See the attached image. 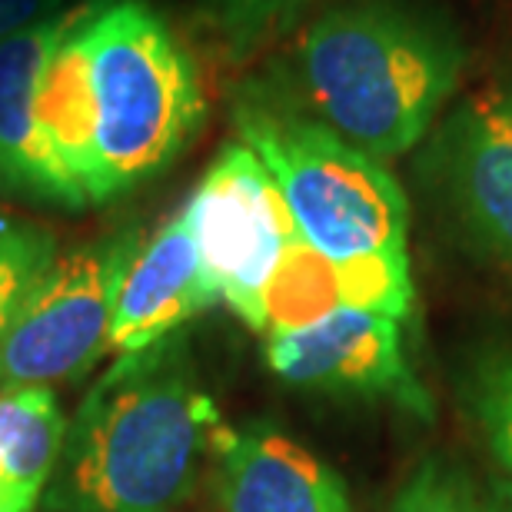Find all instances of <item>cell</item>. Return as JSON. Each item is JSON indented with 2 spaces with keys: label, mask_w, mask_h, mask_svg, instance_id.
<instances>
[{
  "label": "cell",
  "mask_w": 512,
  "mask_h": 512,
  "mask_svg": "<svg viewBox=\"0 0 512 512\" xmlns=\"http://www.w3.org/2000/svg\"><path fill=\"white\" fill-rule=\"evenodd\" d=\"M463 70V37L433 7L350 0L303 30L276 94L386 163L426 137Z\"/></svg>",
  "instance_id": "obj_1"
},
{
  "label": "cell",
  "mask_w": 512,
  "mask_h": 512,
  "mask_svg": "<svg viewBox=\"0 0 512 512\" xmlns=\"http://www.w3.org/2000/svg\"><path fill=\"white\" fill-rule=\"evenodd\" d=\"M217 426V406L193 380L180 336L120 356L67 423L50 506L173 512L190 496Z\"/></svg>",
  "instance_id": "obj_2"
},
{
  "label": "cell",
  "mask_w": 512,
  "mask_h": 512,
  "mask_svg": "<svg viewBox=\"0 0 512 512\" xmlns=\"http://www.w3.org/2000/svg\"><path fill=\"white\" fill-rule=\"evenodd\" d=\"M100 203L157 177L207 120L200 70L147 0H87Z\"/></svg>",
  "instance_id": "obj_3"
},
{
  "label": "cell",
  "mask_w": 512,
  "mask_h": 512,
  "mask_svg": "<svg viewBox=\"0 0 512 512\" xmlns=\"http://www.w3.org/2000/svg\"><path fill=\"white\" fill-rule=\"evenodd\" d=\"M233 124L270 170L310 247L330 260L406 253L409 203L383 160L356 150L266 87L243 90Z\"/></svg>",
  "instance_id": "obj_4"
},
{
  "label": "cell",
  "mask_w": 512,
  "mask_h": 512,
  "mask_svg": "<svg viewBox=\"0 0 512 512\" xmlns=\"http://www.w3.org/2000/svg\"><path fill=\"white\" fill-rule=\"evenodd\" d=\"M140 230L60 253L0 333V393L84 376L110 350V320Z\"/></svg>",
  "instance_id": "obj_5"
},
{
  "label": "cell",
  "mask_w": 512,
  "mask_h": 512,
  "mask_svg": "<svg viewBox=\"0 0 512 512\" xmlns=\"http://www.w3.org/2000/svg\"><path fill=\"white\" fill-rule=\"evenodd\" d=\"M213 290L250 330L263 333V293L283 250L300 237L263 160L227 143L183 203Z\"/></svg>",
  "instance_id": "obj_6"
},
{
  "label": "cell",
  "mask_w": 512,
  "mask_h": 512,
  "mask_svg": "<svg viewBox=\"0 0 512 512\" xmlns=\"http://www.w3.org/2000/svg\"><path fill=\"white\" fill-rule=\"evenodd\" d=\"M266 366L283 383L323 393L393 396L399 406L429 416V396L409 370L399 320L340 306L296 330L270 333Z\"/></svg>",
  "instance_id": "obj_7"
},
{
  "label": "cell",
  "mask_w": 512,
  "mask_h": 512,
  "mask_svg": "<svg viewBox=\"0 0 512 512\" xmlns=\"http://www.w3.org/2000/svg\"><path fill=\"white\" fill-rule=\"evenodd\" d=\"M429 160L459 227L512 266V77L459 100Z\"/></svg>",
  "instance_id": "obj_8"
},
{
  "label": "cell",
  "mask_w": 512,
  "mask_h": 512,
  "mask_svg": "<svg viewBox=\"0 0 512 512\" xmlns=\"http://www.w3.org/2000/svg\"><path fill=\"white\" fill-rule=\"evenodd\" d=\"M220 296L203 270L187 210L170 217L153 237L133 250L120 280L114 320H110V353L130 356L150 350L183 323L210 310Z\"/></svg>",
  "instance_id": "obj_9"
},
{
  "label": "cell",
  "mask_w": 512,
  "mask_h": 512,
  "mask_svg": "<svg viewBox=\"0 0 512 512\" xmlns=\"http://www.w3.org/2000/svg\"><path fill=\"white\" fill-rule=\"evenodd\" d=\"M87 4L70 7L64 34L50 50L37 87V140L57 190V207L100 203L97 104L87 44Z\"/></svg>",
  "instance_id": "obj_10"
},
{
  "label": "cell",
  "mask_w": 512,
  "mask_h": 512,
  "mask_svg": "<svg viewBox=\"0 0 512 512\" xmlns=\"http://www.w3.org/2000/svg\"><path fill=\"white\" fill-rule=\"evenodd\" d=\"M223 512H356L340 473L276 426H217Z\"/></svg>",
  "instance_id": "obj_11"
},
{
  "label": "cell",
  "mask_w": 512,
  "mask_h": 512,
  "mask_svg": "<svg viewBox=\"0 0 512 512\" xmlns=\"http://www.w3.org/2000/svg\"><path fill=\"white\" fill-rule=\"evenodd\" d=\"M70 10L0 44V193L54 203L57 190L37 140V87Z\"/></svg>",
  "instance_id": "obj_12"
},
{
  "label": "cell",
  "mask_w": 512,
  "mask_h": 512,
  "mask_svg": "<svg viewBox=\"0 0 512 512\" xmlns=\"http://www.w3.org/2000/svg\"><path fill=\"white\" fill-rule=\"evenodd\" d=\"M67 419L50 386L0 393V479L37 506L60 463Z\"/></svg>",
  "instance_id": "obj_13"
},
{
  "label": "cell",
  "mask_w": 512,
  "mask_h": 512,
  "mask_svg": "<svg viewBox=\"0 0 512 512\" xmlns=\"http://www.w3.org/2000/svg\"><path fill=\"white\" fill-rule=\"evenodd\" d=\"M340 306H346L340 266L316 247H310L303 237H296L283 250L270 283H266L263 333L270 336L296 330V326L320 320V316L340 310Z\"/></svg>",
  "instance_id": "obj_14"
},
{
  "label": "cell",
  "mask_w": 512,
  "mask_h": 512,
  "mask_svg": "<svg viewBox=\"0 0 512 512\" xmlns=\"http://www.w3.org/2000/svg\"><path fill=\"white\" fill-rule=\"evenodd\" d=\"M60 256L57 237L40 223L0 213V333Z\"/></svg>",
  "instance_id": "obj_15"
},
{
  "label": "cell",
  "mask_w": 512,
  "mask_h": 512,
  "mask_svg": "<svg viewBox=\"0 0 512 512\" xmlns=\"http://www.w3.org/2000/svg\"><path fill=\"white\" fill-rule=\"evenodd\" d=\"M310 4L313 0H200V10L230 57L243 60L283 37Z\"/></svg>",
  "instance_id": "obj_16"
},
{
  "label": "cell",
  "mask_w": 512,
  "mask_h": 512,
  "mask_svg": "<svg viewBox=\"0 0 512 512\" xmlns=\"http://www.w3.org/2000/svg\"><path fill=\"white\" fill-rule=\"evenodd\" d=\"M466 409L512 479V350H489L466 376Z\"/></svg>",
  "instance_id": "obj_17"
},
{
  "label": "cell",
  "mask_w": 512,
  "mask_h": 512,
  "mask_svg": "<svg viewBox=\"0 0 512 512\" xmlns=\"http://www.w3.org/2000/svg\"><path fill=\"white\" fill-rule=\"evenodd\" d=\"M389 512H489V506L463 466L426 456L399 486Z\"/></svg>",
  "instance_id": "obj_18"
},
{
  "label": "cell",
  "mask_w": 512,
  "mask_h": 512,
  "mask_svg": "<svg viewBox=\"0 0 512 512\" xmlns=\"http://www.w3.org/2000/svg\"><path fill=\"white\" fill-rule=\"evenodd\" d=\"M64 14V0H0V44Z\"/></svg>",
  "instance_id": "obj_19"
},
{
  "label": "cell",
  "mask_w": 512,
  "mask_h": 512,
  "mask_svg": "<svg viewBox=\"0 0 512 512\" xmlns=\"http://www.w3.org/2000/svg\"><path fill=\"white\" fill-rule=\"evenodd\" d=\"M489 512H512V479L499 476L489 483V499H486Z\"/></svg>",
  "instance_id": "obj_20"
},
{
  "label": "cell",
  "mask_w": 512,
  "mask_h": 512,
  "mask_svg": "<svg viewBox=\"0 0 512 512\" xmlns=\"http://www.w3.org/2000/svg\"><path fill=\"white\" fill-rule=\"evenodd\" d=\"M0 512H34V503H27L24 496H17L4 479H0Z\"/></svg>",
  "instance_id": "obj_21"
}]
</instances>
